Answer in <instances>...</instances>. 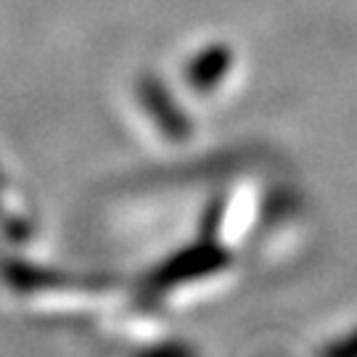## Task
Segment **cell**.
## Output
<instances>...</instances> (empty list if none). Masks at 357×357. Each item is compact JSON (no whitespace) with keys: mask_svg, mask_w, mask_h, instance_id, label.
Wrapping results in <instances>:
<instances>
[{"mask_svg":"<svg viewBox=\"0 0 357 357\" xmlns=\"http://www.w3.org/2000/svg\"><path fill=\"white\" fill-rule=\"evenodd\" d=\"M328 357H357V333H349L344 339H336L328 347Z\"/></svg>","mask_w":357,"mask_h":357,"instance_id":"obj_1","label":"cell"}]
</instances>
